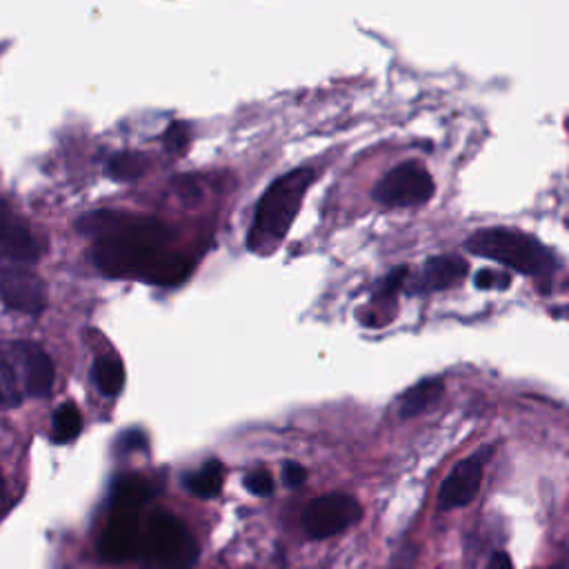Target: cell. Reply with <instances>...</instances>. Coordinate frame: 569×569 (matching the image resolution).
<instances>
[{
  "label": "cell",
  "instance_id": "obj_1",
  "mask_svg": "<svg viewBox=\"0 0 569 569\" xmlns=\"http://www.w3.org/2000/svg\"><path fill=\"white\" fill-rule=\"evenodd\" d=\"M82 227L96 233L93 262L111 278L178 284L191 271V260L169 249L171 233L158 220L127 213H96Z\"/></svg>",
  "mask_w": 569,
  "mask_h": 569
},
{
  "label": "cell",
  "instance_id": "obj_2",
  "mask_svg": "<svg viewBox=\"0 0 569 569\" xmlns=\"http://www.w3.org/2000/svg\"><path fill=\"white\" fill-rule=\"evenodd\" d=\"M313 180L316 171L311 167H300L267 187L256 204L253 222L247 233V247L251 251L269 253L284 240Z\"/></svg>",
  "mask_w": 569,
  "mask_h": 569
},
{
  "label": "cell",
  "instance_id": "obj_3",
  "mask_svg": "<svg viewBox=\"0 0 569 569\" xmlns=\"http://www.w3.org/2000/svg\"><path fill=\"white\" fill-rule=\"evenodd\" d=\"M467 249L533 278H551L556 269L553 253L533 236L516 229H480L467 238Z\"/></svg>",
  "mask_w": 569,
  "mask_h": 569
},
{
  "label": "cell",
  "instance_id": "obj_4",
  "mask_svg": "<svg viewBox=\"0 0 569 569\" xmlns=\"http://www.w3.org/2000/svg\"><path fill=\"white\" fill-rule=\"evenodd\" d=\"M140 556L144 569H191L198 560V542L180 518L153 511L142 531Z\"/></svg>",
  "mask_w": 569,
  "mask_h": 569
},
{
  "label": "cell",
  "instance_id": "obj_5",
  "mask_svg": "<svg viewBox=\"0 0 569 569\" xmlns=\"http://www.w3.org/2000/svg\"><path fill=\"white\" fill-rule=\"evenodd\" d=\"M436 191L431 173L418 160H407L389 169L373 189V200L382 207H418Z\"/></svg>",
  "mask_w": 569,
  "mask_h": 569
},
{
  "label": "cell",
  "instance_id": "obj_6",
  "mask_svg": "<svg viewBox=\"0 0 569 569\" xmlns=\"http://www.w3.org/2000/svg\"><path fill=\"white\" fill-rule=\"evenodd\" d=\"M360 505L349 493H322L302 511V529L309 538L322 540L336 536L360 520Z\"/></svg>",
  "mask_w": 569,
  "mask_h": 569
},
{
  "label": "cell",
  "instance_id": "obj_7",
  "mask_svg": "<svg viewBox=\"0 0 569 569\" xmlns=\"http://www.w3.org/2000/svg\"><path fill=\"white\" fill-rule=\"evenodd\" d=\"M0 298L9 309L36 316L47 305V287L27 264L0 262Z\"/></svg>",
  "mask_w": 569,
  "mask_h": 569
},
{
  "label": "cell",
  "instance_id": "obj_8",
  "mask_svg": "<svg viewBox=\"0 0 569 569\" xmlns=\"http://www.w3.org/2000/svg\"><path fill=\"white\" fill-rule=\"evenodd\" d=\"M9 362L16 367L27 396H47L53 387V362L47 351L33 342H13L7 347Z\"/></svg>",
  "mask_w": 569,
  "mask_h": 569
},
{
  "label": "cell",
  "instance_id": "obj_9",
  "mask_svg": "<svg viewBox=\"0 0 569 569\" xmlns=\"http://www.w3.org/2000/svg\"><path fill=\"white\" fill-rule=\"evenodd\" d=\"M142 525L133 509H111V518L102 531L98 551L102 560L124 562L140 551Z\"/></svg>",
  "mask_w": 569,
  "mask_h": 569
},
{
  "label": "cell",
  "instance_id": "obj_10",
  "mask_svg": "<svg viewBox=\"0 0 569 569\" xmlns=\"http://www.w3.org/2000/svg\"><path fill=\"white\" fill-rule=\"evenodd\" d=\"M40 244L29 224L0 196V262L29 264L38 260Z\"/></svg>",
  "mask_w": 569,
  "mask_h": 569
},
{
  "label": "cell",
  "instance_id": "obj_11",
  "mask_svg": "<svg viewBox=\"0 0 569 569\" xmlns=\"http://www.w3.org/2000/svg\"><path fill=\"white\" fill-rule=\"evenodd\" d=\"M482 485V460L478 456L460 460L442 480L438 491V509H458L469 505Z\"/></svg>",
  "mask_w": 569,
  "mask_h": 569
},
{
  "label": "cell",
  "instance_id": "obj_12",
  "mask_svg": "<svg viewBox=\"0 0 569 569\" xmlns=\"http://www.w3.org/2000/svg\"><path fill=\"white\" fill-rule=\"evenodd\" d=\"M158 487L140 476V473H124L118 476L111 485V509H133L138 511L156 496Z\"/></svg>",
  "mask_w": 569,
  "mask_h": 569
},
{
  "label": "cell",
  "instance_id": "obj_13",
  "mask_svg": "<svg viewBox=\"0 0 569 569\" xmlns=\"http://www.w3.org/2000/svg\"><path fill=\"white\" fill-rule=\"evenodd\" d=\"M469 271L467 260L458 256H433L422 267V289H447L458 284Z\"/></svg>",
  "mask_w": 569,
  "mask_h": 569
},
{
  "label": "cell",
  "instance_id": "obj_14",
  "mask_svg": "<svg viewBox=\"0 0 569 569\" xmlns=\"http://www.w3.org/2000/svg\"><path fill=\"white\" fill-rule=\"evenodd\" d=\"M442 391H445V385L440 378H427V380H420L418 385L409 387L398 402L400 418H413V416L427 411L431 405H436L440 400Z\"/></svg>",
  "mask_w": 569,
  "mask_h": 569
},
{
  "label": "cell",
  "instance_id": "obj_15",
  "mask_svg": "<svg viewBox=\"0 0 569 569\" xmlns=\"http://www.w3.org/2000/svg\"><path fill=\"white\" fill-rule=\"evenodd\" d=\"M222 480H224V469H222L220 460H216V458L207 460L200 469L184 476L187 489L198 498L218 496L222 489Z\"/></svg>",
  "mask_w": 569,
  "mask_h": 569
},
{
  "label": "cell",
  "instance_id": "obj_16",
  "mask_svg": "<svg viewBox=\"0 0 569 569\" xmlns=\"http://www.w3.org/2000/svg\"><path fill=\"white\" fill-rule=\"evenodd\" d=\"M93 380L100 393L118 396L124 387V367L116 356H100L93 362Z\"/></svg>",
  "mask_w": 569,
  "mask_h": 569
},
{
  "label": "cell",
  "instance_id": "obj_17",
  "mask_svg": "<svg viewBox=\"0 0 569 569\" xmlns=\"http://www.w3.org/2000/svg\"><path fill=\"white\" fill-rule=\"evenodd\" d=\"M147 169V158L138 151H120L109 158L107 173L118 182H131L140 178Z\"/></svg>",
  "mask_w": 569,
  "mask_h": 569
},
{
  "label": "cell",
  "instance_id": "obj_18",
  "mask_svg": "<svg viewBox=\"0 0 569 569\" xmlns=\"http://www.w3.org/2000/svg\"><path fill=\"white\" fill-rule=\"evenodd\" d=\"M82 429V416L73 402H62L53 413V431L51 438L58 445L73 440Z\"/></svg>",
  "mask_w": 569,
  "mask_h": 569
},
{
  "label": "cell",
  "instance_id": "obj_19",
  "mask_svg": "<svg viewBox=\"0 0 569 569\" xmlns=\"http://www.w3.org/2000/svg\"><path fill=\"white\" fill-rule=\"evenodd\" d=\"M24 389L16 367L9 362L7 356L0 358V409H11L22 402Z\"/></svg>",
  "mask_w": 569,
  "mask_h": 569
},
{
  "label": "cell",
  "instance_id": "obj_20",
  "mask_svg": "<svg viewBox=\"0 0 569 569\" xmlns=\"http://www.w3.org/2000/svg\"><path fill=\"white\" fill-rule=\"evenodd\" d=\"M189 144V127L184 122H173L164 131V147L171 153H182Z\"/></svg>",
  "mask_w": 569,
  "mask_h": 569
},
{
  "label": "cell",
  "instance_id": "obj_21",
  "mask_svg": "<svg viewBox=\"0 0 569 569\" xmlns=\"http://www.w3.org/2000/svg\"><path fill=\"white\" fill-rule=\"evenodd\" d=\"M244 487L256 496H267L273 491V478L267 469L258 467L244 476Z\"/></svg>",
  "mask_w": 569,
  "mask_h": 569
},
{
  "label": "cell",
  "instance_id": "obj_22",
  "mask_svg": "<svg viewBox=\"0 0 569 569\" xmlns=\"http://www.w3.org/2000/svg\"><path fill=\"white\" fill-rule=\"evenodd\" d=\"M509 284H511V278L507 273L482 269L476 276V287L478 289H507Z\"/></svg>",
  "mask_w": 569,
  "mask_h": 569
},
{
  "label": "cell",
  "instance_id": "obj_23",
  "mask_svg": "<svg viewBox=\"0 0 569 569\" xmlns=\"http://www.w3.org/2000/svg\"><path fill=\"white\" fill-rule=\"evenodd\" d=\"M282 480L287 487H300L307 480V469L298 462H287L282 467Z\"/></svg>",
  "mask_w": 569,
  "mask_h": 569
},
{
  "label": "cell",
  "instance_id": "obj_24",
  "mask_svg": "<svg viewBox=\"0 0 569 569\" xmlns=\"http://www.w3.org/2000/svg\"><path fill=\"white\" fill-rule=\"evenodd\" d=\"M120 442H122V449L124 451H133V449H142L144 447V433L142 431H127L122 438H120Z\"/></svg>",
  "mask_w": 569,
  "mask_h": 569
},
{
  "label": "cell",
  "instance_id": "obj_25",
  "mask_svg": "<svg viewBox=\"0 0 569 569\" xmlns=\"http://www.w3.org/2000/svg\"><path fill=\"white\" fill-rule=\"evenodd\" d=\"M487 569H511V558H509L505 551H496V553L489 558Z\"/></svg>",
  "mask_w": 569,
  "mask_h": 569
},
{
  "label": "cell",
  "instance_id": "obj_26",
  "mask_svg": "<svg viewBox=\"0 0 569 569\" xmlns=\"http://www.w3.org/2000/svg\"><path fill=\"white\" fill-rule=\"evenodd\" d=\"M549 569H569L567 565H553V567H549Z\"/></svg>",
  "mask_w": 569,
  "mask_h": 569
},
{
  "label": "cell",
  "instance_id": "obj_27",
  "mask_svg": "<svg viewBox=\"0 0 569 569\" xmlns=\"http://www.w3.org/2000/svg\"><path fill=\"white\" fill-rule=\"evenodd\" d=\"M0 493H2V476H0Z\"/></svg>",
  "mask_w": 569,
  "mask_h": 569
}]
</instances>
